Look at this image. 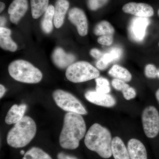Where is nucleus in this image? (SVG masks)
Segmentation results:
<instances>
[{"instance_id": "f257e3e1", "label": "nucleus", "mask_w": 159, "mask_h": 159, "mask_svg": "<svg viewBox=\"0 0 159 159\" xmlns=\"http://www.w3.org/2000/svg\"><path fill=\"white\" fill-rule=\"evenodd\" d=\"M86 126L80 114L68 112L65 116L63 125L60 135V145L65 149L78 148L80 142L85 136Z\"/></svg>"}, {"instance_id": "f03ea898", "label": "nucleus", "mask_w": 159, "mask_h": 159, "mask_svg": "<svg viewBox=\"0 0 159 159\" xmlns=\"http://www.w3.org/2000/svg\"><path fill=\"white\" fill-rule=\"evenodd\" d=\"M112 140L111 132L107 128L95 123L86 134L84 144L89 150L97 152L103 158L107 159L112 155Z\"/></svg>"}, {"instance_id": "7ed1b4c3", "label": "nucleus", "mask_w": 159, "mask_h": 159, "mask_svg": "<svg viewBox=\"0 0 159 159\" xmlns=\"http://www.w3.org/2000/svg\"><path fill=\"white\" fill-rule=\"evenodd\" d=\"M36 130L34 120L30 117L25 116L9 131L7 136V143L15 148L25 147L34 139Z\"/></svg>"}, {"instance_id": "20e7f679", "label": "nucleus", "mask_w": 159, "mask_h": 159, "mask_svg": "<svg viewBox=\"0 0 159 159\" xmlns=\"http://www.w3.org/2000/svg\"><path fill=\"white\" fill-rule=\"evenodd\" d=\"M8 71L10 76L19 82L36 84L43 78L42 73L39 69L24 60L12 61L9 66Z\"/></svg>"}, {"instance_id": "39448f33", "label": "nucleus", "mask_w": 159, "mask_h": 159, "mask_svg": "<svg viewBox=\"0 0 159 159\" xmlns=\"http://www.w3.org/2000/svg\"><path fill=\"white\" fill-rule=\"evenodd\" d=\"M98 69L85 61L74 63L66 69V76L69 81L75 83L96 79L99 76Z\"/></svg>"}, {"instance_id": "423d86ee", "label": "nucleus", "mask_w": 159, "mask_h": 159, "mask_svg": "<svg viewBox=\"0 0 159 159\" xmlns=\"http://www.w3.org/2000/svg\"><path fill=\"white\" fill-rule=\"evenodd\" d=\"M53 99L56 105L63 110L81 115L88 114L85 107L81 102L73 94L61 89H57L53 92Z\"/></svg>"}, {"instance_id": "0eeeda50", "label": "nucleus", "mask_w": 159, "mask_h": 159, "mask_svg": "<svg viewBox=\"0 0 159 159\" xmlns=\"http://www.w3.org/2000/svg\"><path fill=\"white\" fill-rule=\"evenodd\" d=\"M142 122L146 136L151 139L157 136L159 133V113L155 107L149 106L143 110Z\"/></svg>"}, {"instance_id": "6e6552de", "label": "nucleus", "mask_w": 159, "mask_h": 159, "mask_svg": "<svg viewBox=\"0 0 159 159\" xmlns=\"http://www.w3.org/2000/svg\"><path fill=\"white\" fill-rule=\"evenodd\" d=\"M148 18L135 17L131 20L129 26V34L130 39L136 42L144 40L146 30L150 24Z\"/></svg>"}, {"instance_id": "1a4fd4ad", "label": "nucleus", "mask_w": 159, "mask_h": 159, "mask_svg": "<svg viewBox=\"0 0 159 159\" xmlns=\"http://www.w3.org/2000/svg\"><path fill=\"white\" fill-rule=\"evenodd\" d=\"M68 19L77 27L80 36H84L88 33V22L84 11L78 8L71 9L68 13Z\"/></svg>"}, {"instance_id": "9d476101", "label": "nucleus", "mask_w": 159, "mask_h": 159, "mask_svg": "<svg viewBox=\"0 0 159 159\" xmlns=\"http://www.w3.org/2000/svg\"><path fill=\"white\" fill-rule=\"evenodd\" d=\"M125 13L133 15L137 17L149 18L154 15L152 7L146 3L129 2L122 8Z\"/></svg>"}, {"instance_id": "9b49d317", "label": "nucleus", "mask_w": 159, "mask_h": 159, "mask_svg": "<svg viewBox=\"0 0 159 159\" xmlns=\"http://www.w3.org/2000/svg\"><path fill=\"white\" fill-rule=\"evenodd\" d=\"M84 97L91 103L104 107H112L116 103V99L111 95L99 93L96 91H87Z\"/></svg>"}, {"instance_id": "f8f14e48", "label": "nucleus", "mask_w": 159, "mask_h": 159, "mask_svg": "<svg viewBox=\"0 0 159 159\" xmlns=\"http://www.w3.org/2000/svg\"><path fill=\"white\" fill-rule=\"evenodd\" d=\"M51 57L54 64L60 69H67L76 60V57L74 54L66 53L61 48L54 49Z\"/></svg>"}, {"instance_id": "ddd939ff", "label": "nucleus", "mask_w": 159, "mask_h": 159, "mask_svg": "<svg viewBox=\"0 0 159 159\" xmlns=\"http://www.w3.org/2000/svg\"><path fill=\"white\" fill-rule=\"evenodd\" d=\"M29 4L27 0H13L8 9L11 21L17 24L28 10Z\"/></svg>"}, {"instance_id": "4468645a", "label": "nucleus", "mask_w": 159, "mask_h": 159, "mask_svg": "<svg viewBox=\"0 0 159 159\" xmlns=\"http://www.w3.org/2000/svg\"><path fill=\"white\" fill-rule=\"evenodd\" d=\"M122 55V49L117 47L111 48L107 52L103 54L101 58L97 61L96 67L98 70H105L112 62L120 59Z\"/></svg>"}, {"instance_id": "2eb2a0df", "label": "nucleus", "mask_w": 159, "mask_h": 159, "mask_svg": "<svg viewBox=\"0 0 159 159\" xmlns=\"http://www.w3.org/2000/svg\"><path fill=\"white\" fill-rule=\"evenodd\" d=\"M130 159H147V153L145 145L138 139H132L127 144Z\"/></svg>"}, {"instance_id": "dca6fc26", "label": "nucleus", "mask_w": 159, "mask_h": 159, "mask_svg": "<svg viewBox=\"0 0 159 159\" xmlns=\"http://www.w3.org/2000/svg\"><path fill=\"white\" fill-rule=\"evenodd\" d=\"M70 4L67 0H57L54 7V25L57 29L63 25L65 17L68 10Z\"/></svg>"}, {"instance_id": "f3484780", "label": "nucleus", "mask_w": 159, "mask_h": 159, "mask_svg": "<svg viewBox=\"0 0 159 159\" xmlns=\"http://www.w3.org/2000/svg\"><path fill=\"white\" fill-rule=\"evenodd\" d=\"M27 109V105L25 104H21L18 105L14 104L11 106L8 111L5 118V122L8 125L16 124L25 116Z\"/></svg>"}, {"instance_id": "a211bd4d", "label": "nucleus", "mask_w": 159, "mask_h": 159, "mask_svg": "<svg viewBox=\"0 0 159 159\" xmlns=\"http://www.w3.org/2000/svg\"><path fill=\"white\" fill-rule=\"evenodd\" d=\"M111 151L115 159H130L128 149L119 137H114L112 140Z\"/></svg>"}, {"instance_id": "6ab92c4d", "label": "nucleus", "mask_w": 159, "mask_h": 159, "mask_svg": "<svg viewBox=\"0 0 159 159\" xmlns=\"http://www.w3.org/2000/svg\"><path fill=\"white\" fill-rule=\"evenodd\" d=\"M11 33L10 29L0 28V47L6 51L15 52L17 50V45L11 39Z\"/></svg>"}, {"instance_id": "aec40b11", "label": "nucleus", "mask_w": 159, "mask_h": 159, "mask_svg": "<svg viewBox=\"0 0 159 159\" xmlns=\"http://www.w3.org/2000/svg\"><path fill=\"white\" fill-rule=\"evenodd\" d=\"M54 7L50 5L44 15L41 26L43 31L46 34L51 33L53 29Z\"/></svg>"}, {"instance_id": "412c9836", "label": "nucleus", "mask_w": 159, "mask_h": 159, "mask_svg": "<svg viewBox=\"0 0 159 159\" xmlns=\"http://www.w3.org/2000/svg\"><path fill=\"white\" fill-rule=\"evenodd\" d=\"M109 75L116 79L123 80L125 82L131 80L132 76L128 70L119 65H114L108 71Z\"/></svg>"}, {"instance_id": "4be33fe9", "label": "nucleus", "mask_w": 159, "mask_h": 159, "mask_svg": "<svg viewBox=\"0 0 159 159\" xmlns=\"http://www.w3.org/2000/svg\"><path fill=\"white\" fill-rule=\"evenodd\" d=\"M49 0H31V11L32 17H40L48 7Z\"/></svg>"}, {"instance_id": "5701e85b", "label": "nucleus", "mask_w": 159, "mask_h": 159, "mask_svg": "<svg viewBox=\"0 0 159 159\" xmlns=\"http://www.w3.org/2000/svg\"><path fill=\"white\" fill-rule=\"evenodd\" d=\"M115 29L111 23L106 20L99 22L94 27L93 33L97 36L111 35L113 36Z\"/></svg>"}, {"instance_id": "b1692460", "label": "nucleus", "mask_w": 159, "mask_h": 159, "mask_svg": "<svg viewBox=\"0 0 159 159\" xmlns=\"http://www.w3.org/2000/svg\"><path fill=\"white\" fill-rule=\"evenodd\" d=\"M22 159H52L51 156L41 148L34 147L28 150Z\"/></svg>"}, {"instance_id": "393cba45", "label": "nucleus", "mask_w": 159, "mask_h": 159, "mask_svg": "<svg viewBox=\"0 0 159 159\" xmlns=\"http://www.w3.org/2000/svg\"><path fill=\"white\" fill-rule=\"evenodd\" d=\"M96 91L99 93L108 94L111 92V89L109 80L103 77H98L96 78Z\"/></svg>"}, {"instance_id": "a878e982", "label": "nucleus", "mask_w": 159, "mask_h": 159, "mask_svg": "<svg viewBox=\"0 0 159 159\" xmlns=\"http://www.w3.org/2000/svg\"><path fill=\"white\" fill-rule=\"evenodd\" d=\"M109 0H88V6L92 11H96L107 4Z\"/></svg>"}, {"instance_id": "bb28decb", "label": "nucleus", "mask_w": 159, "mask_h": 159, "mask_svg": "<svg viewBox=\"0 0 159 159\" xmlns=\"http://www.w3.org/2000/svg\"><path fill=\"white\" fill-rule=\"evenodd\" d=\"M158 70L156 66L152 64H149L145 66V74L148 78L154 79L157 77Z\"/></svg>"}, {"instance_id": "cd10ccee", "label": "nucleus", "mask_w": 159, "mask_h": 159, "mask_svg": "<svg viewBox=\"0 0 159 159\" xmlns=\"http://www.w3.org/2000/svg\"><path fill=\"white\" fill-rule=\"evenodd\" d=\"M112 85L115 89L122 92L125 88L129 86V85L125 81L118 79H114L112 80Z\"/></svg>"}, {"instance_id": "c85d7f7f", "label": "nucleus", "mask_w": 159, "mask_h": 159, "mask_svg": "<svg viewBox=\"0 0 159 159\" xmlns=\"http://www.w3.org/2000/svg\"><path fill=\"white\" fill-rule=\"evenodd\" d=\"M123 97L126 100L134 99L136 96V92L133 88L129 86L122 92Z\"/></svg>"}, {"instance_id": "c756f323", "label": "nucleus", "mask_w": 159, "mask_h": 159, "mask_svg": "<svg viewBox=\"0 0 159 159\" xmlns=\"http://www.w3.org/2000/svg\"><path fill=\"white\" fill-rule=\"evenodd\" d=\"M97 42L102 45L110 46L113 42V36L104 35V36H100L98 38Z\"/></svg>"}, {"instance_id": "7c9ffc66", "label": "nucleus", "mask_w": 159, "mask_h": 159, "mask_svg": "<svg viewBox=\"0 0 159 159\" xmlns=\"http://www.w3.org/2000/svg\"><path fill=\"white\" fill-rule=\"evenodd\" d=\"M90 54L92 57L98 60L101 58L103 54L102 51L97 48L92 49L90 52Z\"/></svg>"}, {"instance_id": "2f4dec72", "label": "nucleus", "mask_w": 159, "mask_h": 159, "mask_svg": "<svg viewBox=\"0 0 159 159\" xmlns=\"http://www.w3.org/2000/svg\"><path fill=\"white\" fill-rule=\"evenodd\" d=\"M57 159H79L74 156L63 152H60L57 154Z\"/></svg>"}, {"instance_id": "473e14b6", "label": "nucleus", "mask_w": 159, "mask_h": 159, "mask_svg": "<svg viewBox=\"0 0 159 159\" xmlns=\"http://www.w3.org/2000/svg\"><path fill=\"white\" fill-rule=\"evenodd\" d=\"M0 98H2L6 92V88L2 84L0 85Z\"/></svg>"}, {"instance_id": "72a5a7b5", "label": "nucleus", "mask_w": 159, "mask_h": 159, "mask_svg": "<svg viewBox=\"0 0 159 159\" xmlns=\"http://www.w3.org/2000/svg\"><path fill=\"white\" fill-rule=\"evenodd\" d=\"M6 18L3 16H1V27H2V26L6 24Z\"/></svg>"}, {"instance_id": "f704fd0d", "label": "nucleus", "mask_w": 159, "mask_h": 159, "mask_svg": "<svg viewBox=\"0 0 159 159\" xmlns=\"http://www.w3.org/2000/svg\"><path fill=\"white\" fill-rule=\"evenodd\" d=\"M5 8V5L2 2L0 3V11L2 12Z\"/></svg>"}, {"instance_id": "c9c22d12", "label": "nucleus", "mask_w": 159, "mask_h": 159, "mask_svg": "<svg viewBox=\"0 0 159 159\" xmlns=\"http://www.w3.org/2000/svg\"><path fill=\"white\" fill-rule=\"evenodd\" d=\"M156 97L157 100L158 102L159 103V89L157 91L156 93Z\"/></svg>"}, {"instance_id": "e433bc0d", "label": "nucleus", "mask_w": 159, "mask_h": 159, "mask_svg": "<svg viewBox=\"0 0 159 159\" xmlns=\"http://www.w3.org/2000/svg\"><path fill=\"white\" fill-rule=\"evenodd\" d=\"M20 153L21 155H25V151L24 150H21L20 151Z\"/></svg>"}, {"instance_id": "4c0bfd02", "label": "nucleus", "mask_w": 159, "mask_h": 159, "mask_svg": "<svg viewBox=\"0 0 159 159\" xmlns=\"http://www.w3.org/2000/svg\"><path fill=\"white\" fill-rule=\"evenodd\" d=\"M157 77L159 78V69L158 70Z\"/></svg>"}, {"instance_id": "58836bf2", "label": "nucleus", "mask_w": 159, "mask_h": 159, "mask_svg": "<svg viewBox=\"0 0 159 159\" xmlns=\"http://www.w3.org/2000/svg\"><path fill=\"white\" fill-rule=\"evenodd\" d=\"M158 15L159 16V9H158Z\"/></svg>"}, {"instance_id": "ea45409f", "label": "nucleus", "mask_w": 159, "mask_h": 159, "mask_svg": "<svg viewBox=\"0 0 159 159\" xmlns=\"http://www.w3.org/2000/svg\"><path fill=\"white\" fill-rule=\"evenodd\" d=\"M158 45H159V43H158Z\"/></svg>"}]
</instances>
